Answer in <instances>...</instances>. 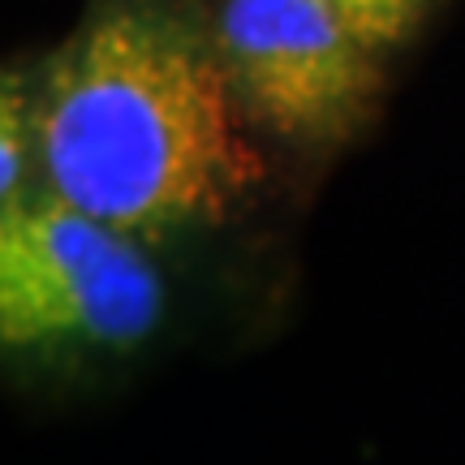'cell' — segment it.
<instances>
[{"instance_id": "cell-2", "label": "cell", "mask_w": 465, "mask_h": 465, "mask_svg": "<svg viewBox=\"0 0 465 465\" xmlns=\"http://www.w3.org/2000/svg\"><path fill=\"white\" fill-rule=\"evenodd\" d=\"M164 311L134 232L61 194H22L0 216V336L9 349H130Z\"/></svg>"}, {"instance_id": "cell-3", "label": "cell", "mask_w": 465, "mask_h": 465, "mask_svg": "<svg viewBox=\"0 0 465 465\" xmlns=\"http://www.w3.org/2000/svg\"><path fill=\"white\" fill-rule=\"evenodd\" d=\"M216 52L242 104L298 143L349 134L375 91V48L328 0H224Z\"/></svg>"}, {"instance_id": "cell-5", "label": "cell", "mask_w": 465, "mask_h": 465, "mask_svg": "<svg viewBox=\"0 0 465 465\" xmlns=\"http://www.w3.org/2000/svg\"><path fill=\"white\" fill-rule=\"evenodd\" d=\"M336 14L345 17L353 35L371 48H392L418 26L427 0H328Z\"/></svg>"}, {"instance_id": "cell-4", "label": "cell", "mask_w": 465, "mask_h": 465, "mask_svg": "<svg viewBox=\"0 0 465 465\" xmlns=\"http://www.w3.org/2000/svg\"><path fill=\"white\" fill-rule=\"evenodd\" d=\"M31 151H39L35 100L26 95L22 83L5 78V100H0V199H5V207L26 194Z\"/></svg>"}, {"instance_id": "cell-1", "label": "cell", "mask_w": 465, "mask_h": 465, "mask_svg": "<svg viewBox=\"0 0 465 465\" xmlns=\"http://www.w3.org/2000/svg\"><path fill=\"white\" fill-rule=\"evenodd\" d=\"M35 121L52 194L134 237L212 224L263 177L220 56L160 9L83 26L44 74Z\"/></svg>"}]
</instances>
